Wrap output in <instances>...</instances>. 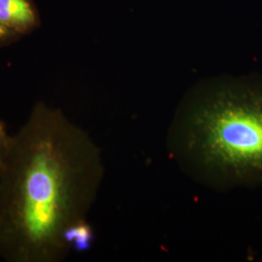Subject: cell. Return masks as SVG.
<instances>
[{"label": "cell", "mask_w": 262, "mask_h": 262, "mask_svg": "<svg viewBox=\"0 0 262 262\" xmlns=\"http://www.w3.org/2000/svg\"><path fill=\"white\" fill-rule=\"evenodd\" d=\"M104 176L101 150L59 109L38 102L0 165V258L61 262Z\"/></svg>", "instance_id": "1"}, {"label": "cell", "mask_w": 262, "mask_h": 262, "mask_svg": "<svg viewBox=\"0 0 262 262\" xmlns=\"http://www.w3.org/2000/svg\"><path fill=\"white\" fill-rule=\"evenodd\" d=\"M170 157L216 191L262 186V79L217 76L190 88L167 134Z\"/></svg>", "instance_id": "2"}, {"label": "cell", "mask_w": 262, "mask_h": 262, "mask_svg": "<svg viewBox=\"0 0 262 262\" xmlns=\"http://www.w3.org/2000/svg\"><path fill=\"white\" fill-rule=\"evenodd\" d=\"M40 18L33 0H0V25L25 35L39 27Z\"/></svg>", "instance_id": "3"}, {"label": "cell", "mask_w": 262, "mask_h": 262, "mask_svg": "<svg viewBox=\"0 0 262 262\" xmlns=\"http://www.w3.org/2000/svg\"><path fill=\"white\" fill-rule=\"evenodd\" d=\"M20 37L18 33L10 30L8 28L0 25V46L1 45H7Z\"/></svg>", "instance_id": "4"}, {"label": "cell", "mask_w": 262, "mask_h": 262, "mask_svg": "<svg viewBox=\"0 0 262 262\" xmlns=\"http://www.w3.org/2000/svg\"><path fill=\"white\" fill-rule=\"evenodd\" d=\"M9 140L10 135L6 132L4 124L0 122V165L2 163V160L4 159L5 152L8 148Z\"/></svg>", "instance_id": "5"}]
</instances>
